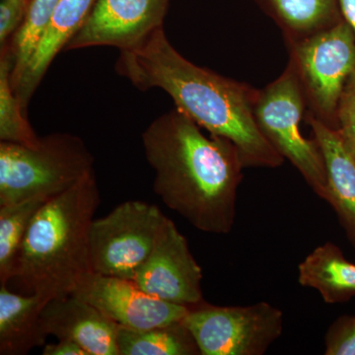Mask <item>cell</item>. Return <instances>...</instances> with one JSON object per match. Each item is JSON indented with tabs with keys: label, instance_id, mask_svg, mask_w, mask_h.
<instances>
[{
	"label": "cell",
	"instance_id": "1",
	"mask_svg": "<svg viewBox=\"0 0 355 355\" xmlns=\"http://www.w3.org/2000/svg\"><path fill=\"white\" fill-rule=\"evenodd\" d=\"M116 73L141 91L161 89L175 108L210 135L232 142L245 168H277L284 159L261 132L254 106L258 89L193 64L157 30L139 46L121 51Z\"/></svg>",
	"mask_w": 355,
	"mask_h": 355
},
{
	"label": "cell",
	"instance_id": "2",
	"mask_svg": "<svg viewBox=\"0 0 355 355\" xmlns=\"http://www.w3.org/2000/svg\"><path fill=\"white\" fill-rule=\"evenodd\" d=\"M142 146L155 173L154 193L166 207L202 232H231L245 166L230 140L205 135L175 108L147 127Z\"/></svg>",
	"mask_w": 355,
	"mask_h": 355
},
{
	"label": "cell",
	"instance_id": "3",
	"mask_svg": "<svg viewBox=\"0 0 355 355\" xmlns=\"http://www.w3.org/2000/svg\"><path fill=\"white\" fill-rule=\"evenodd\" d=\"M101 202L95 173L46 200L21 246L14 279L46 301L71 295L93 273L90 229Z\"/></svg>",
	"mask_w": 355,
	"mask_h": 355
},
{
	"label": "cell",
	"instance_id": "4",
	"mask_svg": "<svg viewBox=\"0 0 355 355\" xmlns=\"http://www.w3.org/2000/svg\"><path fill=\"white\" fill-rule=\"evenodd\" d=\"M94 173V158L80 137L51 133L28 144L0 142V205L53 198Z\"/></svg>",
	"mask_w": 355,
	"mask_h": 355
},
{
	"label": "cell",
	"instance_id": "5",
	"mask_svg": "<svg viewBox=\"0 0 355 355\" xmlns=\"http://www.w3.org/2000/svg\"><path fill=\"white\" fill-rule=\"evenodd\" d=\"M289 62L304 95L307 114L338 128V114L355 73V33L343 19L313 36L287 44Z\"/></svg>",
	"mask_w": 355,
	"mask_h": 355
},
{
	"label": "cell",
	"instance_id": "6",
	"mask_svg": "<svg viewBox=\"0 0 355 355\" xmlns=\"http://www.w3.org/2000/svg\"><path fill=\"white\" fill-rule=\"evenodd\" d=\"M304 95L291 65L275 81L259 90L254 116L261 132L273 148L302 175L318 197L326 200L328 176L321 148L300 130L305 114Z\"/></svg>",
	"mask_w": 355,
	"mask_h": 355
},
{
	"label": "cell",
	"instance_id": "7",
	"mask_svg": "<svg viewBox=\"0 0 355 355\" xmlns=\"http://www.w3.org/2000/svg\"><path fill=\"white\" fill-rule=\"evenodd\" d=\"M168 217L157 205L127 200L90 229L93 272L133 279L150 256Z\"/></svg>",
	"mask_w": 355,
	"mask_h": 355
},
{
	"label": "cell",
	"instance_id": "8",
	"mask_svg": "<svg viewBox=\"0 0 355 355\" xmlns=\"http://www.w3.org/2000/svg\"><path fill=\"white\" fill-rule=\"evenodd\" d=\"M184 324L202 355H261L282 336L284 313L268 302L190 306Z\"/></svg>",
	"mask_w": 355,
	"mask_h": 355
},
{
	"label": "cell",
	"instance_id": "9",
	"mask_svg": "<svg viewBox=\"0 0 355 355\" xmlns=\"http://www.w3.org/2000/svg\"><path fill=\"white\" fill-rule=\"evenodd\" d=\"M73 295L101 311L120 328L142 331L183 321L189 307L155 297L132 279L93 272Z\"/></svg>",
	"mask_w": 355,
	"mask_h": 355
},
{
	"label": "cell",
	"instance_id": "10",
	"mask_svg": "<svg viewBox=\"0 0 355 355\" xmlns=\"http://www.w3.org/2000/svg\"><path fill=\"white\" fill-rule=\"evenodd\" d=\"M170 0H96L64 51L92 46L130 50L163 28Z\"/></svg>",
	"mask_w": 355,
	"mask_h": 355
},
{
	"label": "cell",
	"instance_id": "11",
	"mask_svg": "<svg viewBox=\"0 0 355 355\" xmlns=\"http://www.w3.org/2000/svg\"><path fill=\"white\" fill-rule=\"evenodd\" d=\"M132 280L147 293L174 304L190 307L203 301L202 268L170 218Z\"/></svg>",
	"mask_w": 355,
	"mask_h": 355
},
{
	"label": "cell",
	"instance_id": "12",
	"mask_svg": "<svg viewBox=\"0 0 355 355\" xmlns=\"http://www.w3.org/2000/svg\"><path fill=\"white\" fill-rule=\"evenodd\" d=\"M42 321L46 335L78 343L88 355H120V327L73 294L49 301Z\"/></svg>",
	"mask_w": 355,
	"mask_h": 355
},
{
	"label": "cell",
	"instance_id": "13",
	"mask_svg": "<svg viewBox=\"0 0 355 355\" xmlns=\"http://www.w3.org/2000/svg\"><path fill=\"white\" fill-rule=\"evenodd\" d=\"M96 0H60L46 34L40 43L34 57L26 67L14 93L27 112L30 100L46 76L49 67L58 53L65 50L67 44L83 27Z\"/></svg>",
	"mask_w": 355,
	"mask_h": 355
},
{
	"label": "cell",
	"instance_id": "14",
	"mask_svg": "<svg viewBox=\"0 0 355 355\" xmlns=\"http://www.w3.org/2000/svg\"><path fill=\"white\" fill-rule=\"evenodd\" d=\"M326 164L328 191L326 202L335 210L350 244L355 249V162L338 130L306 116Z\"/></svg>",
	"mask_w": 355,
	"mask_h": 355
},
{
	"label": "cell",
	"instance_id": "15",
	"mask_svg": "<svg viewBox=\"0 0 355 355\" xmlns=\"http://www.w3.org/2000/svg\"><path fill=\"white\" fill-rule=\"evenodd\" d=\"M49 301L36 294H17L0 286V354L26 355L48 338L42 313Z\"/></svg>",
	"mask_w": 355,
	"mask_h": 355
},
{
	"label": "cell",
	"instance_id": "16",
	"mask_svg": "<svg viewBox=\"0 0 355 355\" xmlns=\"http://www.w3.org/2000/svg\"><path fill=\"white\" fill-rule=\"evenodd\" d=\"M298 282L315 289L328 304H340L355 297V263L334 243L317 247L298 266Z\"/></svg>",
	"mask_w": 355,
	"mask_h": 355
},
{
	"label": "cell",
	"instance_id": "17",
	"mask_svg": "<svg viewBox=\"0 0 355 355\" xmlns=\"http://www.w3.org/2000/svg\"><path fill=\"white\" fill-rule=\"evenodd\" d=\"M286 38V44L313 36L345 19L340 0H258Z\"/></svg>",
	"mask_w": 355,
	"mask_h": 355
},
{
	"label": "cell",
	"instance_id": "18",
	"mask_svg": "<svg viewBox=\"0 0 355 355\" xmlns=\"http://www.w3.org/2000/svg\"><path fill=\"white\" fill-rule=\"evenodd\" d=\"M120 355H202L184 322L148 330L120 328Z\"/></svg>",
	"mask_w": 355,
	"mask_h": 355
},
{
	"label": "cell",
	"instance_id": "19",
	"mask_svg": "<svg viewBox=\"0 0 355 355\" xmlns=\"http://www.w3.org/2000/svg\"><path fill=\"white\" fill-rule=\"evenodd\" d=\"M51 198L37 197L0 205V284L14 279L21 246L37 212Z\"/></svg>",
	"mask_w": 355,
	"mask_h": 355
},
{
	"label": "cell",
	"instance_id": "20",
	"mask_svg": "<svg viewBox=\"0 0 355 355\" xmlns=\"http://www.w3.org/2000/svg\"><path fill=\"white\" fill-rule=\"evenodd\" d=\"M60 0H30L27 12L20 27L13 35L8 44L0 50L6 53L12 64L10 81L12 88L19 83L26 67L34 57Z\"/></svg>",
	"mask_w": 355,
	"mask_h": 355
},
{
	"label": "cell",
	"instance_id": "21",
	"mask_svg": "<svg viewBox=\"0 0 355 355\" xmlns=\"http://www.w3.org/2000/svg\"><path fill=\"white\" fill-rule=\"evenodd\" d=\"M10 58L0 55V140L31 146L39 137L28 121L27 112L14 93L10 74Z\"/></svg>",
	"mask_w": 355,
	"mask_h": 355
},
{
	"label": "cell",
	"instance_id": "22",
	"mask_svg": "<svg viewBox=\"0 0 355 355\" xmlns=\"http://www.w3.org/2000/svg\"><path fill=\"white\" fill-rule=\"evenodd\" d=\"M324 347L326 355H355V316L336 319L327 331Z\"/></svg>",
	"mask_w": 355,
	"mask_h": 355
},
{
	"label": "cell",
	"instance_id": "23",
	"mask_svg": "<svg viewBox=\"0 0 355 355\" xmlns=\"http://www.w3.org/2000/svg\"><path fill=\"white\" fill-rule=\"evenodd\" d=\"M336 130L355 162V73L347 83L340 101Z\"/></svg>",
	"mask_w": 355,
	"mask_h": 355
},
{
	"label": "cell",
	"instance_id": "24",
	"mask_svg": "<svg viewBox=\"0 0 355 355\" xmlns=\"http://www.w3.org/2000/svg\"><path fill=\"white\" fill-rule=\"evenodd\" d=\"M30 0H0V50H3L24 20Z\"/></svg>",
	"mask_w": 355,
	"mask_h": 355
},
{
	"label": "cell",
	"instance_id": "25",
	"mask_svg": "<svg viewBox=\"0 0 355 355\" xmlns=\"http://www.w3.org/2000/svg\"><path fill=\"white\" fill-rule=\"evenodd\" d=\"M43 355H88L78 343L67 340H58L57 343H46Z\"/></svg>",
	"mask_w": 355,
	"mask_h": 355
},
{
	"label": "cell",
	"instance_id": "26",
	"mask_svg": "<svg viewBox=\"0 0 355 355\" xmlns=\"http://www.w3.org/2000/svg\"><path fill=\"white\" fill-rule=\"evenodd\" d=\"M340 6L343 17L352 25L355 33V0H340Z\"/></svg>",
	"mask_w": 355,
	"mask_h": 355
}]
</instances>
